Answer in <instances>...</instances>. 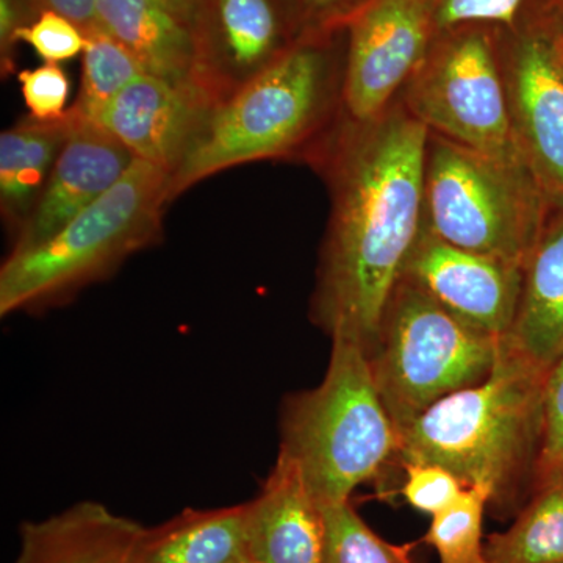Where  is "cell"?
I'll return each instance as SVG.
<instances>
[{"label":"cell","instance_id":"cell-1","mask_svg":"<svg viewBox=\"0 0 563 563\" xmlns=\"http://www.w3.org/2000/svg\"><path fill=\"white\" fill-rule=\"evenodd\" d=\"M351 124L328 155L332 218L312 313L331 340L368 354L424 229L429 131L406 107Z\"/></svg>","mask_w":563,"mask_h":563},{"label":"cell","instance_id":"cell-2","mask_svg":"<svg viewBox=\"0 0 563 563\" xmlns=\"http://www.w3.org/2000/svg\"><path fill=\"white\" fill-rule=\"evenodd\" d=\"M548 372L504 339L483 383L429 407L402 432V462L439 463L465 487L492 492L498 518H515L536 492Z\"/></svg>","mask_w":563,"mask_h":563},{"label":"cell","instance_id":"cell-3","mask_svg":"<svg viewBox=\"0 0 563 563\" xmlns=\"http://www.w3.org/2000/svg\"><path fill=\"white\" fill-rule=\"evenodd\" d=\"M399 431L374 383L368 354L358 344L332 340L324 379L284 404L280 451L301 470L321 506L350 501L362 484H383L399 466Z\"/></svg>","mask_w":563,"mask_h":563},{"label":"cell","instance_id":"cell-4","mask_svg":"<svg viewBox=\"0 0 563 563\" xmlns=\"http://www.w3.org/2000/svg\"><path fill=\"white\" fill-rule=\"evenodd\" d=\"M346 52V29L309 33L287 55L211 111L169 180L173 199L243 163L295 154L320 129Z\"/></svg>","mask_w":563,"mask_h":563},{"label":"cell","instance_id":"cell-5","mask_svg":"<svg viewBox=\"0 0 563 563\" xmlns=\"http://www.w3.org/2000/svg\"><path fill=\"white\" fill-rule=\"evenodd\" d=\"M169 180L172 174L136 158L113 188L47 242L10 252L0 268V314L57 303L157 243L172 202Z\"/></svg>","mask_w":563,"mask_h":563},{"label":"cell","instance_id":"cell-6","mask_svg":"<svg viewBox=\"0 0 563 563\" xmlns=\"http://www.w3.org/2000/svg\"><path fill=\"white\" fill-rule=\"evenodd\" d=\"M550 203L523 162H507L429 132L424 228L461 250L523 265Z\"/></svg>","mask_w":563,"mask_h":563},{"label":"cell","instance_id":"cell-7","mask_svg":"<svg viewBox=\"0 0 563 563\" xmlns=\"http://www.w3.org/2000/svg\"><path fill=\"white\" fill-rule=\"evenodd\" d=\"M503 342L401 279L368 352L374 383L399 431L444 396L487 379Z\"/></svg>","mask_w":563,"mask_h":563},{"label":"cell","instance_id":"cell-8","mask_svg":"<svg viewBox=\"0 0 563 563\" xmlns=\"http://www.w3.org/2000/svg\"><path fill=\"white\" fill-rule=\"evenodd\" d=\"M499 31L501 25L463 24L440 32L406 85L404 106L433 135L523 162L510 121Z\"/></svg>","mask_w":563,"mask_h":563},{"label":"cell","instance_id":"cell-9","mask_svg":"<svg viewBox=\"0 0 563 563\" xmlns=\"http://www.w3.org/2000/svg\"><path fill=\"white\" fill-rule=\"evenodd\" d=\"M515 141L550 207H563V38L529 2L499 31Z\"/></svg>","mask_w":563,"mask_h":563},{"label":"cell","instance_id":"cell-10","mask_svg":"<svg viewBox=\"0 0 563 563\" xmlns=\"http://www.w3.org/2000/svg\"><path fill=\"white\" fill-rule=\"evenodd\" d=\"M190 31V81L213 110L309 35L302 0H199Z\"/></svg>","mask_w":563,"mask_h":563},{"label":"cell","instance_id":"cell-11","mask_svg":"<svg viewBox=\"0 0 563 563\" xmlns=\"http://www.w3.org/2000/svg\"><path fill=\"white\" fill-rule=\"evenodd\" d=\"M439 35L432 0H368L346 25L342 101L347 118L383 117Z\"/></svg>","mask_w":563,"mask_h":563},{"label":"cell","instance_id":"cell-12","mask_svg":"<svg viewBox=\"0 0 563 563\" xmlns=\"http://www.w3.org/2000/svg\"><path fill=\"white\" fill-rule=\"evenodd\" d=\"M525 266L461 250L422 229L402 279L473 328L506 339L512 331Z\"/></svg>","mask_w":563,"mask_h":563},{"label":"cell","instance_id":"cell-13","mask_svg":"<svg viewBox=\"0 0 563 563\" xmlns=\"http://www.w3.org/2000/svg\"><path fill=\"white\" fill-rule=\"evenodd\" d=\"M191 81L141 74L113 99L98 122L139 161L176 173L211 114Z\"/></svg>","mask_w":563,"mask_h":563},{"label":"cell","instance_id":"cell-14","mask_svg":"<svg viewBox=\"0 0 563 563\" xmlns=\"http://www.w3.org/2000/svg\"><path fill=\"white\" fill-rule=\"evenodd\" d=\"M135 161V155L102 125L76 114L38 202L14 233L11 252L47 242L113 188Z\"/></svg>","mask_w":563,"mask_h":563},{"label":"cell","instance_id":"cell-15","mask_svg":"<svg viewBox=\"0 0 563 563\" xmlns=\"http://www.w3.org/2000/svg\"><path fill=\"white\" fill-rule=\"evenodd\" d=\"M246 537L252 563H324V509L282 451L261 493L246 503Z\"/></svg>","mask_w":563,"mask_h":563},{"label":"cell","instance_id":"cell-16","mask_svg":"<svg viewBox=\"0 0 563 563\" xmlns=\"http://www.w3.org/2000/svg\"><path fill=\"white\" fill-rule=\"evenodd\" d=\"M143 526L95 501L21 526L14 563H132Z\"/></svg>","mask_w":563,"mask_h":563},{"label":"cell","instance_id":"cell-17","mask_svg":"<svg viewBox=\"0 0 563 563\" xmlns=\"http://www.w3.org/2000/svg\"><path fill=\"white\" fill-rule=\"evenodd\" d=\"M506 340L548 373L563 357V207H550L525 263L520 306Z\"/></svg>","mask_w":563,"mask_h":563},{"label":"cell","instance_id":"cell-18","mask_svg":"<svg viewBox=\"0 0 563 563\" xmlns=\"http://www.w3.org/2000/svg\"><path fill=\"white\" fill-rule=\"evenodd\" d=\"M103 32L140 63L144 73L190 81L191 31L162 0H96Z\"/></svg>","mask_w":563,"mask_h":563},{"label":"cell","instance_id":"cell-19","mask_svg":"<svg viewBox=\"0 0 563 563\" xmlns=\"http://www.w3.org/2000/svg\"><path fill=\"white\" fill-rule=\"evenodd\" d=\"M74 122L70 109L60 120L29 114L0 135V209L13 235L38 202Z\"/></svg>","mask_w":563,"mask_h":563},{"label":"cell","instance_id":"cell-20","mask_svg":"<svg viewBox=\"0 0 563 563\" xmlns=\"http://www.w3.org/2000/svg\"><path fill=\"white\" fill-rule=\"evenodd\" d=\"M132 563H252L246 503L221 509H187L144 529Z\"/></svg>","mask_w":563,"mask_h":563},{"label":"cell","instance_id":"cell-21","mask_svg":"<svg viewBox=\"0 0 563 563\" xmlns=\"http://www.w3.org/2000/svg\"><path fill=\"white\" fill-rule=\"evenodd\" d=\"M485 563H563V479L544 485L503 532L484 544Z\"/></svg>","mask_w":563,"mask_h":563},{"label":"cell","instance_id":"cell-22","mask_svg":"<svg viewBox=\"0 0 563 563\" xmlns=\"http://www.w3.org/2000/svg\"><path fill=\"white\" fill-rule=\"evenodd\" d=\"M144 74L139 62L102 29L87 33L81 62V84L70 110L95 122L111 99L133 79Z\"/></svg>","mask_w":563,"mask_h":563},{"label":"cell","instance_id":"cell-23","mask_svg":"<svg viewBox=\"0 0 563 563\" xmlns=\"http://www.w3.org/2000/svg\"><path fill=\"white\" fill-rule=\"evenodd\" d=\"M490 503L487 485L466 487L450 507L433 515L421 542L437 551L440 563H485L484 517Z\"/></svg>","mask_w":563,"mask_h":563},{"label":"cell","instance_id":"cell-24","mask_svg":"<svg viewBox=\"0 0 563 563\" xmlns=\"http://www.w3.org/2000/svg\"><path fill=\"white\" fill-rule=\"evenodd\" d=\"M322 509L328 528L324 563H415L417 542H387L362 520L350 501Z\"/></svg>","mask_w":563,"mask_h":563},{"label":"cell","instance_id":"cell-25","mask_svg":"<svg viewBox=\"0 0 563 563\" xmlns=\"http://www.w3.org/2000/svg\"><path fill=\"white\" fill-rule=\"evenodd\" d=\"M399 468L404 472L399 495L412 509L431 517L450 507L466 488L439 463L402 462Z\"/></svg>","mask_w":563,"mask_h":563},{"label":"cell","instance_id":"cell-26","mask_svg":"<svg viewBox=\"0 0 563 563\" xmlns=\"http://www.w3.org/2000/svg\"><path fill=\"white\" fill-rule=\"evenodd\" d=\"M563 479V357L548 374L544 391V433L537 468L536 492ZM533 492V493H536Z\"/></svg>","mask_w":563,"mask_h":563},{"label":"cell","instance_id":"cell-27","mask_svg":"<svg viewBox=\"0 0 563 563\" xmlns=\"http://www.w3.org/2000/svg\"><path fill=\"white\" fill-rule=\"evenodd\" d=\"M20 43L32 46L44 62L58 65L84 54L87 35L68 18L44 10L33 24L20 33Z\"/></svg>","mask_w":563,"mask_h":563},{"label":"cell","instance_id":"cell-28","mask_svg":"<svg viewBox=\"0 0 563 563\" xmlns=\"http://www.w3.org/2000/svg\"><path fill=\"white\" fill-rule=\"evenodd\" d=\"M22 98L35 120H60L66 114L69 99V80L65 70L55 63L18 74Z\"/></svg>","mask_w":563,"mask_h":563},{"label":"cell","instance_id":"cell-29","mask_svg":"<svg viewBox=\"0 0 563 563\" xmlns=\"http://www.w3.org/2000/svg\"><path fill=\"white\" fill-rule=\"evenodd\" d=\"M439 33L463 24L512 25L523 0H432Z\"/></svg>","mask_w":563,"mask_h":563},{"label":"cell","instance_id":"cell-30","mask_svg":"<svg viewBox=\"0 0 563 563\" xmlns=\"http://www.w3.org/2000/svg\"><path fill=\"white\" fill-rule=\"evenodd\" d=\"M41 10L35 0H0V66L3 76L14 70V47L20 33L33 24Z\"/></svg>","mask_w":563,"mask_h":563},{"label":"cell","instance_id":"cell-31","mask_svg":"<svg viewBox=\"0 0 563 563\" xmlns=\"http://www.w3.org/2000/svg\"><path fill=\"white\" fill-rule=\"evenodd\" d=\"M309 33L343 31L368 0H302Z\"/></svg>","mask_w":563,"mask_h":563},{"label":"cell","instance_id":"cell-32","mask_svg":"<svg viewBox=\"0 0 563 563\" xmlns=\"http://www.w3.org/2000/svg\"><path fill=\"white\" fill-rule=\"evenodd\" d=\"M41 10L55 11L79 25L85 35L101 27L96 0H35Z\"/></svg>","mask_w":563,"mask_h":563},{"label":"cell","instance_id":"cell-33","mask_svg":"<svg viewBox=\"0 0 563 563\" xmlns=\"http://www.w3.org/2000/svg\"><path fill=\"white\" fill-rule=\"evenodd\" d=\"M547 14L563 38V0H523Z\"/></svg>","mask_w":563,"mask_h":563},{"label":"cell","instance_id":"cell-34","mask_svg":"<svg viewBox=\"0 0 563 563\" xmlns=\"http://www.w3.org/2000/svg\"><path fill=\"white\" fill-rule=\"evenodd\" d=\"M162 2L165 3L188 29L191 27L192 18H195L196 9H198L199 0H162Z\"/></svg>","mask_w":563,"mask_h":563}]
</instances>
